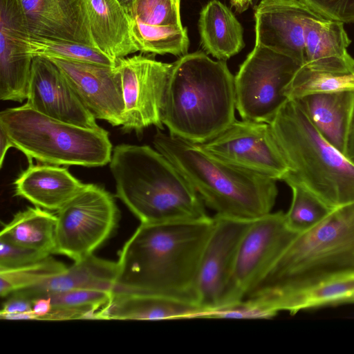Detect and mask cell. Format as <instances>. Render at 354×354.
<instances>
[{
    "mask_svg": "<svg viewBox=\"0 0 354 354\" xmlns=\"http://www.w3.org/2000/svg\"><path fill=\"white\" fill-rule=\"evenodd\" d=\"M214 226V218L209 216L194 221L140 223L119 254L113 292L197 304L200 263Z\"/></svg>",
    "mask_w": 354,
    "mask_h": 354,
    "instance_id": "6da1fadb",
    "label": "cell"
},
{
    "mask_svg": "<svg viewBox=\"0 0 354 354\" xmlns=\"http://www.w3.org/2000/svg\"><path fill=\"white\" fill-rule=\"evenodd\" d=\"M352 274L354 201L333 208L317 225L298 234L244 299L276 313L272 306L282 296Z\"/></svg>",
    "mask_w": 354,
    "mask_h": 354,
    "instance_id": "7a4b0ae2",
    "label": "cell"
},
{
    "mask_svg": "<svg viewBox=\"0 0 354 354\" xmlns=\"http://www.w3.org/2000/svg\"><path fill=\"white\" fill-rule=\"evenodd\" d=\"M234 76L225 61L202 51L173 63L165 90L162 120L169 134L201 144L235 119Z\"/></svg>",
    "mask_w": 354,
    "mask_h": 354,
    "instance_id": "3957f363",
    "label": "cell"
},
{
    "mask_svg": "<svg viewBox=\"0 0 354 354\" xmlns=\"http://www.w3.org/2000/svg\"><path fill=\"white\" fill-rule=\"evenodd\" d=\"M116 196L140 223L208 217L192 183L163 154L148 145L120 144L109 162Z\"/></svg>",
    "mask_w": 354,
    "mask_h": 354,
    "instance_id": "277c9868",
    "label": "cell"
},
{
    "mask_svg": "<svg viewBox=\"0 0 354 354\" xmlns=\"http://www.w3.org/2000/svg\"><path fill=\"white\" fill-rule=\"evenodd\" d=\"M153 144L183 173L216 215L254 221L271 212L278 194L276 180L227 162L198 144L159 129Z\"/></svg>",
    "mask_w": 354,
    "mask_h": 354,
    "instance_id": "5b68a950",
    "label": "cell"
},
{
    "mask_svg": "<svg viewBox=\"0 0 354 354\" xmlns=\"http://www.w3.org/2000/svg\"><path fill=\"white\" fill-rule=\"evenodd\" d=\"M270 124L290 168L286 177L331 208L354 201V165L320 133L296 100L288 99Z\"/></svg>",
    "mask_w": 354,
    "mask_h": 354,
    "instance_id": "8992f818",
    "label": "cell"
},
{
    "mask_svg": "<svg viewBox=\"0 0 354 354\" xmlns=\"http://www.w3.org/2000/svg\"><path fill=\"white\" fill-rule=\"evenodd\" d=\"M0 129L29 163L102 167L113 153L109 132L86 128L44 115L24 104L0 113Z\"/></svg>",
    "mask_w": 354,
    "mask_h": 354,
    "instance_id": "52a82bcc",
    "label": "cell"
},
{
    "mask_svg": "<svg viewBox=\"0 0 354 354\" xmlns=\"http://www.w3.org/2000/svg\"><path fill=\"white\" fill-rule=\"evenodd\" d=\"M300 66L255 43L234 76L236 109L242 120L270 123L288 100L286 88Z\"/></svg>",
    "mask_w": 354,
    "mask_h": 354,
    "instance_id": "ba28073f",
    "label": "cell"
},
{
    "mask_svg": "<svg viewBox=\"0 0 354 354\" xmlns=\"http://www.w3.org/2000/svg\"><path fill=\"white\" fill-rule=\"evenodd\" d=\"M57 212L55 254L74 261L93 254L113 233L120 217L113 195L95 184H86Z\"/></svg>",
    "mask_w": 354,
    "mask_h": 354,
    "instance_id": "9c48e42d",
    "label": "cell"
},
{
    "mask_svg": "<svg viewBox=\"0 0 354 354\" xmlns=\"http://www.w3.org/2000/svg\"><path fill=\"white\" fill-rule=\"evenodd\" d=\"M297 234L287 225L282 211L270 212L253 221L239 248L221 307L243 301Z\"/></svg>",
    "mask_w": 354,
    "mask_h": 354,
    "instance_id": "30bf717a",
    "label": "cell"
},
{
    "mask_svg": "<svg viewBox=\"0 0 354 354\" xmlns=\"http://www.w3.org/2000/svg\"><path fill=\"white\" fill-rule=\"evenodd\" d=\"M199 147L213 156L248 171L283 180L289 166L270 123L235 120Z\"/></svg>",
    "mask_w": 354,
    "mask_h": 354,
    "instance_id": "8fae6325",
    "label": "cell"
},
{
    "mask_svg": "<svg viewBox=\"0 0 354 354\" xmlns=\"http://www.w3.org/2000/svg\"><path fill=\"white\" fill-rule=\"evenodd\" d=\"M124 102V132L137 134L150 126L163 129L165 90L173 63L141 54L116 59Z\"/></svg>",
    "mask_w": 354,
    "mask_h": 354,
    "instance_id": "7c38bea8",
    "label": "cell"
},
{
    "mask_svg": "<svg viewBox=\"0 0 354 354\" xmlns=\"http://www.w3.org/2000/svg\"><path fill=\"white\" fill-rule=\"evenodd\" d=\"M214 218V226L203 253L196 286L197 304L206 311L222 306L239 248L253 221L218 215Z\"/></svg>",
    "mask_w": 354,
    "mask_h": 354,
    "instance_id": "4fadbf2b",
    "label": "cell"
},
{
    "mask_svg": "<svg viewBox=\"0 0 354 354\" xmlns=\"http://www.w3.org/2000/svg\"><path fill=\"white\" fill-rule=\"evenodd\" d=\"M50 59L96 119L113 127L124 121V102L120 73L115 66L58 59Z\"/></svg>",
    "mask_w": 354,
    "mask_h": 354,
    "instance_id": "5bb4252c",
    "label": "cell"
},
{
    "mask_svg": "<svg viewBox=\"0 0 354 354\" xmlns=\"http://www.w3.org/2000/svg\"><path fill=\"white\" fill-rule=\"evenodd\" d=\"M19 0H0V99L22 102L29 91L32 59Z\"/></svg>",
    "mask_w": 354,
    "mask_h": 354,
    "instance_id": "9a60e30c",
    "label": "cell"
},
{
    "mask_svg": "<svg viewBox=\"0 0 354 354\" xmlns=\"http://www.w3.org/2000/svg\"><path fill=\"white\" fill-rule=\"evenodd\" d=\"M24 104L54 119L86 128H100L60 69L47 58L32 59L28 95Z\"/></svg>",
    "mask_w": 354,
    "mask_h": 354,
    "instance_id": "2e32d148",
    "label": "cell"
},
{
    "mask_svg": "<svg viewBox=\"0 0 354 354\" xmlns=\"http://www.w3.org/2000/svg\"><path fill=\"white\" fill-rule=\"evenodd\" d=\"M316 15L299 0H261L254 9L255 43L304 66V21Z\"/></svg>",
    "mask_w": 354,
    "mask_h": 354,
    "instance_id": "e0dca14e",
    "label": "cell"
},
{
    "mask_svg": "<svg viewBox=\"0 0 354 354\" xmlns=\"http://www.w3.org/2000/svg\"><path fill=\"white\" fill-rule=\"evenodd\" d=\"M19 2L30 35L95 47L84 0H19Z\"/></svg>",
    "mask_w": 354,
    "mask_h": 354,
    "instance_id": "ac0fdd59",
    "label": "cell"
},
{
    "mask_svg": "<svg viewBox=\"0 0 354 354\" xmlns=\"http://www.w3.org/2000/svg\"><path fill=\"white\" fill-rule=\"evenodd\" d=\"M306 62L310 68L334 73H354V59L344 24L316 15L305 19Z\"/></svg>",
    "mask_w": 354,
    "mask_h": 354,
    "instance_id": "d6986e66",
    "label": "cell"
},
{
    "mask_svg": "<svg viewBox=\"0 0 354 354\" xmlns=\"http://www.w3.org/2000/svg\"><path fill=\"white\" fill-rule=\"evenodd\" d=\"M86 185L65 167L32 163L14 182L17 196L37 207L56 211L82 190Z\"/></svg>",
    "mask_w": 354,
    "mask_h": 354,
    "instance_id": "ffe728a7",
    "label": "cell"
},
{
    "mask_svg": "<svg viewBox=\"0 0 354 354\" xmlns=\"http://www.w3.org/2000/svg\"><path fill=\"white\" fill-rule=\"evenodd\" d=\"M206 310L195 304L170 298L113 292L94 319L163 320L201 318Z\"/></svg>",
    "mask_w": 354,
    "mask_h": 354,
    "instance_id": "44dd1931",
    "label": "cell"
},
{
    "mask_svg": "<svg viewBox=\"0 0 354 354\" xmlns=\"http://www.w3.org/2000/svg\"><path fill=\"white\" fill-rule=\"evenodd\" d=\"M118 272V262L92 254L75 261L64 272L15 292L32 300L52 293L77 289L113 292Z\"/></svg>",
    "mask_w": 354,
    "mask_h": 354,
    "instance_id": "7402d4cb",
    "label": "cell"
},
{
    "mask_svg": "<svg viewBox=\"0 0 354 354\" xmlns=\"http://www.w3.org/2000/svg\"><path fill=\"white\" fill-rule=\"evenodd\" d=\"M95 46L113 60L138 51L127 12L117 0H84Z\"/></svg>",
    "mask_w": 354,
    "mask_h": 354,
    "instance_id": "603a6c76",
    "label": "cell"
},
{
    "mask_svg": "<svg viewBox=\"0 0 354 354\" xmlns=\"http://www.w3.org/2000/svg\"><path fill=\"white\" fill-rule=\"evenodd\" d=\"M295 100L320 133L344 154L354 110V90L311 94Z\"/></svg>",
    "mask_w": 354,
    "mask_h": 354,
    "instance_id": "cb8c5ba5",
    "label": "cell"
},
{
    "mask_svg": "<svg viewBox=\"0 0 354 354\" xmlns=\"http://www.w3.org/2000/svg\"><path fill=\"white\" fill-rule=\"evenodd\" d=\"M198 30L206 53L218 60L230 59L245 46L241 24L230 9L218 0H211L202 8Z\"/></svg>",
    "mask_w": 354,
    "mask_h": 354,
    "instance_id": "d4e9b609",
    "label": "cell"
},
{
    "mask_svg": "<svg viewBox=\"0 0 354 354\" xmlns=\"http://www.w3.org/2000/svg\"><path fill=\"white\" fill-rule=\"evenodd\" d=\"M57 216L39 207L17 212L2 228L0 237L17 245L55 254Z\"/></svg>",
    "mask_w": 354,
    "mask_h": 354,
    "instance_id": "484cf974",
    "label": "cell"
},
{
    "mask_svg": "<svg viewBox=\"0 0 354 354\" xmlns=\"http://www.w3.org/2000/svg\"><path fill=\"white\" fill-rule=\"evenodd\" d=\"M354 304V274L335 277L302 288L278 299L272 306L277 314L341 304Z\"/></svg>",
    "mask_w": 354,
    "mask_h": 354,
    "instance_id": "4316f807",
    "label": "cell"
},
{
    "mask_svg": "<svg viewBox=\"0 0 354 354\" xmlns=\"http://www.w3.org/2000/svg\"><path fill=\"white\" fill-rule=\"evenodd\" d=\"M129 25L133 40L141 53L180 57L187 53L189 41L183 26H153L131 21Z\"/></svg>",
    "mask_w": 354,
    "mask_h": 354,
    "instance_id": "83f0119b",
    "label": "cell"
},
{
    "mask_svg": "<svg viewBox=\"0 0 354 354\" xmlns=\"http://www.w3.org/2000/svg\"><path fill=\"white\" fill-rule=\"evenodd\" d=\"M28 53L32 57L115 66L113 60L95 47L57 39L28 35L25 39Z\"/></svg>",
    "mask_w": 354,
    "mask_h": 354,
    "instance_id": "f1b7e54d",
    "label": "cell"
},
{
    "mask_svg": "<svg viewBox=\"0 0 354 354\" xmlns=\"http://www.w3.org/2000/svg\"><path fill=\"white\" fill-rule=\"evenodd\" d=\"M291 188L292 198L285 213L288 227L300 234L317 225L333 209L299 182L290 178L283 179Z\"/></svg>",
    "mask_w": 354,
    "mask_h": 354,
    "instance_id": "f546056e",
    "label": "cell"
},
{
    "mask_svg": "<svg viewBox=\"0 0 354 354\" xmlns=\"http://www.w3.org/2000/svg\"><path fill=\"white\" fill-rule=\"evenodd\" d=\"M354 90V73H334L301 66L286 88L288 99L317 93Z\"/></svg>",
    "mask_w": 354,
    "mask_h": 354,
    "instance_id": "4dcf8cb0",
    "label": "cell"
},
{
    "mask_svg": "<svg viewBox=\"0 0 354 354\" xmlns=\"http://www.w3.org/2000/svg\"><path fill=\"white\" fill-rule=\"evenodd\" d=\"M67 268L50 255L34 263L12 269L0 270V295L2 297H7L16 291L59 274Z\"/></svg>",
    "mask_w": 354,
    "mask_h": 354,
    "instance_id": "1f68e13d",
    "label": "cell"
},
{
    "mask_svg": "<svg viewBox=\"0 0 354 354\" xmlns=\"http://www.w3.org/2000/svg\"><path fill=\"white\" fill-rule=\"evenodd\" d=\"M127 13L131 22L153 26H183L180 0H136Z\"/></svg>",
    "mask_w": 354,
    "mask_h": 354,
    "instance_id": "d6a6232c",
    "label": "cell"
},
{
    "mask_svg": "<svg viewBox=\"0 0 354 354\" xmlns=\"http://www.w3.org/2000/svg\"><path fill=\"white\" fill-rule=\"evenodd\" d=\"M112 292L97 290L77 289L47 295L53 306L93 308L99 310L111 297ZM46 296V295H45Z\"/></svg>",
    "mask_w": 354,
    "mask_h": 354,
    "instance_id": "836d02e7",
    "label": "cell"
},
{
    "mask_svg": "<svg viewBox=\"0 0 354 354\" xmlns=\"http://www.w3.org/2000/svg\"><path fill=\"white\" fill-rule=\"evenodd\" d=\"M50 254L25 248L0 237V270L19 268L41 261Z\"/></svg>",
    "mask_w": 354,
    "mask_h": 354,
    "instance_id": "e575fe53",
    "label": "cell"
},
{
    "mask_svg": "<svg viewBox=\"0 0 354 354\" xmlns=\"http://www.w3.org/2000/svg\"><path fill=\"white\" fill-rule=\"evenodd\" d=\"M276 315L248 300L203 313L207 319H270Z\"/></svg>",
    "mask_w": 354,
    "mask_h": 354,
    "instance_id": "d590c367",
    "label": "cell"
},
{
    "mask_svg": "<svg viewBox=\"0 0 354 354\" xmlns=\"http://www.w3.org/2000/svg\"><path fill=\"white\" fill-rule=\"evenodd\" d=\"M322 17L341 22L354 23V0H299Z\"/></svg>",
    "mask_w": 354,
    "mask_h": 354,
    "instance_id": "8d00e7d4",
    "label": "cell"
},
{
    "mask_svg": "<svg viewBox=\"0 0 354 354\" xmlns=\"http://www.w3.org/2000/svg\"><path fill=\"white\" fill-rule=\"evenodd\" d=\"M3 303L0 315L15 314L30 311L32 307V300L18 293H12Z\"/></svg>",
    "mask_w": 354,
    "mask_h": 354,
    "instance_id": "74e56055",
    "label": "cell"
},
{
    "mask_svg": "<svg viewBox=\"0 0 354 354\" xmlns=\"http://www.w3.org/2000/svg\"><path fill=\"white\" fill-rule=\"evenodd\" d=\"M50 298L48 296H41L32 300V310L36 315V320H41L52 309Z\"/></svg>",
    "mask_w": 354,
    "mask_h": 354,
    "instance_id": "f35d334b",
    "label": "cell"
},
{
    "mask_svg": "<svg viewBox=\"0 0 354 354\" xmlns=\"http://www.w3.org/2000/svg\"><path fill=\"white\" fill-rule=\"evenodd\" d=\"M344 156L354 165V110L347 136Z\"/></svg>",
    "mask_w": 354,
    "mask_h": 354,
    "instance_id": "ab89813d",
    "label": "cell"
},
{
    "mask_svg": "<svg viewBox=\"0 0 354 354\" xmlns=\"http://www.w3.org/2000/svg\"><path fill=\"white\" fill-rule=\"evenodd\" d=\"M14 145L6 133L0 129V166L3 165L6 155L10 148Z\"/></svg>",
    "mask_w": 354,
    "mask_h": 354,
    "instance_id": "60d3db41",
    "label": "cell"
},
{
    "mask_svg": "<svg viewBox=\"0 0 354 354\" xmlns=\"http://www.w3.org/2000/svg\"><path fill=\"white\" fill-rule=\"evenodd\" d=\"M232 7L239 12H243L248 9L252 0H230Z\"/></svg>",
    "mask_w": 354,
    "mask_h": 354,
    "instance_id": "b9f144b4",
    "label": "cell"
},
{
    "mask_svg": "<svg viewBox=\"0 0 354 354\" xmlns=\"http://www.w3.org/2000/svg\"><path fill=\"white\" fill-rule=\"evenodd\" d=\"M124 10L127 12L136 0H117Z\"/></svg>",
    "mask_w": 354,
    "mask_h": 354,
    "instance_id": "7bdbcfd3",
    "label": "cell"
}]
</instances>
